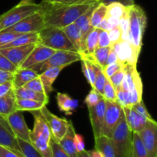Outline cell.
I'll return each mask as SVG.
<instances>
[{"label": "cell", "mask_w": 157, "mask_h": 157, "mask_svg": "<svg viewBox=\"0 0 157 157\" xmlns=\"http://www.w3.org/2000/svg\"><path fill=\"white\" fill-rule=\"evenodd\" d=\"M98 0H67L66 5H86L98 2Z\"/></svg>", "instance_id": "cell-53"}, {"label": "cell", "mask_w": 157, "mask_h": 157, "mask_svg": "<svg viewBox=\"0 0 157 157\" xmlns=\"http://www.w3.org/2000/svg\"><path fill=\"white\" fill-rule=\"evenodd\" d=\"M34 117V127L30 130V143L37 151L44 157H52L50 140V128L39 110L32 111Z\"/></svg>", "instance_id": "cell-2"}, {"label": "cell", "mask_w": 157, "mask_h": 157, "mask_svg": "<svg viewBox=\"0 0 157 157\" xmlns=\"http://www.w3.org/2000/svg\"><path fill=\"white\" fill-rule=\"evenodd\" d=\"M117 61H118L117 55L116 52H115L114 51H113V49L111 48L110 52H109L108 57H107V65H108V64H113V63L117 62Z\"/></svg>", "instance_id": "cell-54"}, {"label": "cell", "mask_w": 157, "mask_h": 157, "mask_svg": "<svg viewBox=\"0 0 157 157\" xmlns=\"http://www.w3.org/2000/svg\"><path fill=\"white\" fill-rule=\"evenodd\" d=\"M108 35L110 42H111V45H113V44H116V43L120 42L121 41V35H122L120 25L116 26L113 29H112L111 30L109 31Z\"/></svg>", "instance_id": "cell-47"}, {"label": "cell", "mask_w": 157, "mask_h": 157, "mask_svg": "<svg viewBox=\"0 0 157 157\" xmlns=\"http://www.w3.org/2000/svg\"><path fill=\"white\" fill-rule=\"evenodd\" d=\"M18 139V145H19L20 149H21V153H22L24 157H44L41 153H38L36 149L32 145L30 142L23 140L20 138Z\"/></svg>", "instance_id": "cell-35"}, {"label": "cell", "mask_w": 157, "mask_h": 157, "mask_svg": "<svg viewBox=\"0 0 157 157\" xmlns=\"http://www.w3.org/2000/svg\"><path fill=\"white\" fill-rule=\"evenodd\" d=\"M18 67L14 65L6 56L0 53V70L6 71L11 72V73H15V71Z\"/></svg>", "instance_id": "cell-43"}, {"label": "cell", "mask_w": 157, "mask_h": 157, "mask_svg": "<svg viewBox=\"0 0 157 157\" xmlns=\"http://www.w3.org/2000/svg\"><path fill=\"white\" fill-rule=\"evenodd\" d=\"M95 140V148L101 151L103 157H116L110 138L101 136Z\"/></svg>", "instance_id": "cell-29"}, {"label": "cell", "mask_w": 157, "mask_h": 157, "mask_svg": "<svg viewBox=\"0 0 157 157\" xmlns=\"http://www.w3.org/2000/svg\"><path fill=\"white\" fill-rule=\"evenodd\" d=\"M38 76L39 75L34 69L18 67L14 73L13 79H12L14 88L23 87L26 83Z\"/></svg>", "instance_id": "cell-21"}, {"label": "cell", "mask_w": 157, "mask_h": 157, "mask_svg": "<svg viewBox=\"0 0 157 157\" xmlns=\"http://www.w3.org/2000/svg\"><path fill=\"white\" fill-rule=\"evenodd\" d=\"M123 107L117 102L106 101V108L102 127V136L111 138L115 129L124 117Z\"/></svg>", "instance_id": "cell-8"}, {"label": "cell", "mask_w": 157, "mask_h": 157, "mask_svg": "<svg viewBox=\"0 0 157 157\" xmlns=\"http://www.w3.org/2000/svg\"><path fill=\"white\" fill-rule=\"evenodd\" d=\"M132 153L136 157H147L143 141L137 133L132 132Z\"/></svg>", "instance_id": "cell-34"}, {"label": "cell", "mask_w": 157, "mask_h": 157, "mask_svg": "<svg viewBox=\"0 0 157 157\" xmlns=\"http://www.w3.org/2000/svg\"><path fill=\"white\" fill-rule=\"evenodd\" d=\"M0 146L22 155L18 139L12 131L6 117L2 115H0Z\"/></svg>", "instance_id": "cell-13"}, {"label": "cell", "mask_w": 157, "mask_h": 157, "mask_svg": "<svg viewBox=\"0 0 157 157\" xmlns=\"http://www.w3.org/2000/svg\"><path fill=\"white\" fill-rule=\"evenodd\" d=\"M45 28L42 9L25 17L11 27L4 29L6 32H17L20 34L38 32ZM2 32V31H1Z\"/></svg>", "instance_id": "cell-9"}, {"label": "cell", "mask_w": 157, "mask_h": 157, "mask_svg": "<svg viewBox=\"0 0 157 157\" xmlns=\"http://www.w3.org/2000/svg\"><path fill=\"white\" fill-rule=\"evenodd\" d=\"M67 0H42V2L48 4H64Z\"/></svg>", "instance_id": "cell-56"}, {"label": "cell", "mask_w": 157, "mask_h": 157, "mask_svg": "<svg viewBox=\"0 0 157 157\" xmlns=\"http://www.w3.org/2000/svg\"><path fill=\"white\" fill-rule=\"evenodd\" d=\"M78 157H90V156L89 151L84 150V151L78 153Z\"/></svg>", "instance_id": "cell-57"}, {"label": "cell", "mask_w": 157, "mask_h": 157, "mask_svg": "<svg viewBox=\"0 0 157 157\" xmlns=\"http://www.w3.org/2000/svg\"><path fill=\"white\" fill-rule=\"evenodd\" d=\"M103 98V95L101 94L99 92L97 91L94 88H92L91 90L89 92L88 94L87 95V97L85 98V102L86 105L87 106V107H93L95 106L101 99Z\"/></svg>", "instance_id": "cell-38"}, {"label": "cell", "mask_w": 157, "mask_h": 157, "mask_svg": "<svg viewBox=\"0 0 157 157\" xmlns=\"http://www.w3.org/2000/svg\"><path fill=\"white\" fill-rule=\"evenodd\" d=\"M44 105H47V104L44 102H41V101L16 98L15 103V110H20L22 112H32L35 111V110H40Z\"/></svg>", "instance_id": "cell-28"}, {"label": "cell", "mask_w": 157, "mask_h": 157, "mask_svg": "<svg viewBox=\"0 0 157 157\" xmlns=\"http://www.w3.org/2000/svg\"><path fill=\"white\" fill-rule=\"evenodd\" d=\"M112 47L110 38H109L108 32L104 30L100 31L98 36V48Z\"/></svg>", "instance_id": "cell-46"}, {"label": "cell", "mask_w": 157, "mask_h": 157, "mask_svg": "<svg viewBox=\"0 0 157 157\" xmlns=\"http://www.w3.org/2000/svg\"><path fill=\"white\" fill-rule=\"evenodd\" d=\"M89 153H90V157H103L101 151L96 148H94L92 150H90V151H89Z\"/></svg>", "instance_id": "cell-55"}, {"label": "cell", "mask_w": 157, "mask_h": 157, "mask_svg": "<svg viewBox=\"0 0 157 157\" xmlns=\"http://www.w3.org/2000/svg\"><path fill=\"white\" fill-rule=\"evenodd\" d=\"M63 30L65 32L66 35L70 40L71 42L75 48L77 52L79 53L81 51V29L75 23L69 25L66 27L63 28Z\"/></svg>", "instance_id": "cell-27"}, {"label": "cell", "mask_w": 157, "mask_h": 157, "mask_svg": "<svg viewBox=\"0 0 157 157\" xmlns=\"http://www.w3.org/2000/svg\"><path fill=\"white\" fill-rule=\"evenodd\" d=\"M14 74L11 72L6 71L0 70V84H3L6 81H11L13 79Z\"/></svg>", "instance_id": "cell-52"}, {"label": "cell", "mask_w": 157, "mask_h": 157, "mask_svg": "<svg viewBox=\"0 0 157 157\" xmlns=\"http://www.w3.org/2000/svg\"><path fill=\"white\" fill-rule=\"evenodd\" d=\"M14 91H15L16 98L41 101V102L45 103L46 104H48V95L46 94L38 93V92H35L32 90H29V89L25 88L23 87L14 88Z\"/></svg>", "instance_id": "cell-24"}, {"label": "cell", "mask_w": 157, "mask_h": 157, "mask_svg": "<svg viewBox=\"0 0 157 157\" xmlns=\"http://www.w3.org/2000/svg\"><path fill=\"white\" fill-rule=\"evenodd\" d=\"M147 24L145 11L137 5L129 6L128 41L140 55L143 46V38Z\"/></svg>", "instance_id": "cell-3"}, {"label": "cell", "mask_w": 157, "mask_h": 157, "mask_svg": "<svg viewBox=\"0 0 157 157\" xmlns=\"http://www.w3.org/2000/svg\"><path fill=\"white\" fill-rule=\"evenodd\" d=\"M106 15H107V6L102 3H98L92 12L90 21V26L94 29L98 28L101 21L105 18Z\"/></svg>", "instance_id": "cell-33"}, {"label": "cell", "mask_w": 157, "mask_h": 157, "mask_svg": "<svg viewBox=\"0 0 157 157\" xmlns=\"http://www.w3.org/2000/svg\"><path fill=\"white\" fill-rule=\"evenodd\" d=\"M112 47H106V48H98L94 52L92 56L86 58L89 60L94 64H98V66L101 67V69H104L107 66V57H108L109 52Z\"/></svg>", "instance_id": "cell-30"}, {"label": "cell", "mask_w": 157, "mask_h": 157, "mask_svg": "<svg viewBox=\"0 0 157 157\" xmlns=\"http://www.w3.org/2000/svg\"><path fill=\"white\" fill-rule=\"evenodd\" d=\"M116 157H130L132 153V131L129 128L125 117L115 129L111 138Z\"/></svg>", "instance_id": "cell-5"}, {"label": "cell", "mask_w": 157, "mask_h": 157, "mask_svg": "<svg viewBox=\"0 0 157 157\" xmlns=\"http://www.w3.org/2000/svg\"><path fill=\"white\" fill-rule=\"evenodd\" d=\"M123 109L127 124L132 132L139 133L146 127L149 121H150L140 113H136L132 109L131 107H123Z\"/></svg>", "instance_id": "cell-19"}, {"label": "cell", "mask_w": 157, "mask_h": 157, "mask_svg": "<svg viewBox=\"0 0 157 157\" xmlns=\"http://www.w3.org/2000/svg\"><path fill=\"white\" fill-rule=\"evenodd\" d=\"M131 107L133 110H135V111L136 112V113H140V114L144 116V117H146L147 119L150 120V121H154V120L153 119V117H151V115L149 113L147 107H146L145 105H144V101H143V100H141L140 102L132 105Z\"/></svg>", "instance_id": "cell-45"}, {"label": "cell", "mask_w": 157, "mask_h": 157, "mask_svg": "<svg viewBox=\"0 0 157 157\" xmlns=\"http://www.w3.org/2000/svg\"><path fill=\"white\" fill-rule=\"evenodd\" d=\"M42 9V4L35 2L28 5H16L0 15V32L11 27L25 17Z\"/></svg>", "instance_id": "cell-6"}, {"label": "cell", "mask_w": 157, "mask_h": 157, "mask_svg": "<svg viewBox=\"0 0 157 157\" xmlns=\"http://www.w3.org/2000/svg\"><path fill=\"white\" fill-rule=\"evenodd\" d=\"M51 150H52V157H69L68 155L65 153L62 147L60 146L58 142H57L52 136L50 140Z\"/></svg>", "instance_id": "cell-42"}, {"label": "cell", "mask_w": 157, "mask_h": 157, "mask_svg": "<svg viewBox=\"0 0 157 157\" xmlns=\"http://www.w3.org/2000/svg\"><path fill=\"white\" fill-rule=\"evenodd\" d=\"M6 118L16 137L30 142V130L26 124L22 111L15 110Z\"/></svg>", "instance_id": "cell-15"}, {"label": "cell", "mask_w": 157, "mask_h": 157, "mask_svg": "<svg viewBox=\"0 0 157 157\" xmlns=\"http://www.w3.org/2000/svg\"><path fill=\"white\" fill-rule=\"evenodd\" d=\"M41 4L44 26L59 29L75 23L91 5L48 4L44 2H41Z\"/></svg>", "instance_id": "cell-1"}, {"label": "cell", "mask_w": 157, "mask_h": 157, "mask_svg": "<svg viewBox=\"0 0 157 157\" xmlns=\"http://www.w3.org/2000/svg\"><path fill=\"white\" fill-rule=\"evenodd\" d=\"M103 98L106 101H112V102H117V93L116 89L110 83V80L106 79L105 84H104V90H103Z\"/></svg>", "instance_id": "cell-37"}, {"label": "cell", "mask_w": 157, "mask_h": 157, "mask_svg": "<svg viewBox=\"0 0 157 157\" xmlns=\"http://www.w3.org/2000/svg\"><path fill=\"white\" fill-rule=\"evenodd\" d=\"M81 60V56L78 52L59 50L56 51L47 61L35 65L32 68L40 75L47 69L58 67H65Z\"/></svg>", "instance_id": "cell-7"}, {"label": "cell", "mask_w": 157, "mask_h": 157, "mask_svg": "<svg viewBox=\"0 0 157 157\" xmlns=\"http://www.w3.org/2000/svg\"><path fill=\"white\" fill-rule=\"evenodd\" d=\"M124 76H125V67L119 70L114 75H113L110 77L109 80H110V83L113 84L115 89H117L118 87H121L123 80L124 78Z\"/></svg>", "instance_id": "cell-44"}, {"label": "cell", "mask_w": 157, "mask_h": 157, "mask_svg": "<svg viewBox=\"0 0 157 157\" xmlns=\"http://www.w3.org/2000/svg\"><path fill=\"white\" fill-rule=\"evenodd\" d=\"M12 89H14L12 80L6 81V82L3 83V84H0V98L7 94L10 90H12Z\"/></svg>", "instance_id": "cell-49"}, {"label": "cell", "mask_w": 157, "mask_h": 157, "mask_svg": "<svg viewBox=\"0 0 157 157\" xmlns=\"http://www.w3.org/2000/svg\"><path fill=\"white\" fill-rule=\"evenodd\" d=\"M81 68L83 74L87 79V82L90 84L92 88H94L95 77H96V66L95 64L92 63L86 58H81Z\"/></svg>", "instance_id": "cell-31"}, {"label": "cell", "mask_w": 157, "mask_h": 157, "mask_svg": "<svg viewBox=\"0 0 157 157\" xmlns=\"http://www.w3.org/2000/svg\"><path fill=\"white\" fill-rule=\"evenodd\" d=\"M39 111L48 124L52 138L57 142H59L67 133L69 127V121L64 118L58 117L56 115L53 114L47 108V105H44Z\"/></svg>", "instance_id": "cell-11"}, {"label": "cell", "mask_w": 157, "mask_h": 157, "mask_svg": "<svg viewBox=\"0 0 157 157\" xmlns=\"http://www.w3.org/2000/svg\"><path fill=\"white\" fill-rule=\"evenodd\" d=\"M112 48L116 52L118 61L126 65H136L140 55H137L130 41L121 40L120 42L113 44Z\"/></svg>", "instance_id": "cell-14"}, {"label": "cell", "mask_w": 157, "mask_h": 157, "mask_svg": "<svg viewBox=\"0 0 157 157\" xmlns=\"http://www.w3.org/2000/svg\"><path fill=\"white\" fill-rule=\"evenodd\" d=\"M38 43L56 51L78 52L62 29L45 27L38 32Z\"/></svg>", "instance_id": "cell-4"}, {"label": "cell", "mask_w": 157, "mask_h": 157, "mask_svg": "<svg viewBox=\"0 0 157 157\" xmlns=\"http://www.w3.org/2000/svg\"><path fill=\"white\" fill-rule=\"evenodd\" d=\"M38 43L27 44L19 47H12L8 48H0V53L6 56L14 65L19 67L21 64L24 62L29 54L31 53L34 48Z\"/></svg>", "instance_id": "cell-18"}, {"label": "cell", "mask_w": 157, "mask_h": 157, "mask_svg": "<svg viewBox=\"0 0 157 157\" xmlns=\"http://www.w3.org/2000/svg\"><path fill=\"white\" fill-rule=\"evenodd\" d=\"M35 0H21V1L18 2V5H28V4H32L34 3Z\"/></svg>", "instance_id": "cell-58"}, {"label": "cell", "mask_w": 157, "mask_h": 157, "mask_svg": "<svg viewBox=\"0 0 157 157\" xmlns=\"http://www.w3.org/2000/svg\"><path fill=\"white\" fill-rule=\"evenodd\" d=\"M128 7L119 2H112L107 6V15L106 18H116L121 20V18L127 12Z\"/></svg>", "instance_id": "cell-32"}, {"label": "cell", "mask_w": 157, "mask_h": 157, "mask_svg": "<svg viewBox=\"0 0 157 157\" xmlns=\"http://www.w3.org/2000/svg\"><path fill=\"white\" fill-rule=\"evenodd\" d=\"M23 87L29 89V90H33V91L38 92V93L45 94L44 87H43V84L42 83H41L39 76L34 78V79L31 80V81H29L28 83H26V84L23 86Z\"/></svg>", "instance_id": "cell-40"}, {"label": "cell", "mask_w": 157, "mask_h": 157, "mask_svg": "<svg viewBox=\"0 0 157 157\" xmlns=\"http://www.w3.org/2000/svg\"><path fill=\"white\" fill-rule=\"evenodd\" d=\"M15 98L14 89L9 92L5 96L0 98V115L7 117L15 111Z\"/></svg>", "instance_id": "cell-25"}, {"label": "cell", "mask_w": 157, "mask_h": 157, "mask_svg": "<svg viewBox=\"0 0 157 157\" xmlns=\"http://www.w3.org/2000/svg\"><path fill=\"white\" fill-rule=\"evenodd\" d=\"M95 66H96V77H95L94 88L97 91L99 92L101 94L103 95V90H104V84H105V81L107 78H106L101 67L96 64H95Z\"/></svg>", "instance_id": "cell-36"}, {"label": "cell", "mask_w": 157, "mask_h": 157, "mask_svg": "<svg viewBox=\"0 0 157 157\" xmlns=\"http://www.w3.org/2000/svg\"><path fill=\"white\" fill-rule=\"evenodd\" d=\"M55 52L56 50L38 43L19 67L32 68L35 65L47 61Z\"/></svg>", "instance_id": "cell-17"}, {"label": "cell", "mask_w": 157, "mask_h": 157, "mask_svg": "<svg viewBox=\"0 0 157 157\" xmlns=\"http://www.w3.org/2000/svg\"><path fill=\"white\" fill-rule=\"evenodd\" d=\"M126 67V64H123L122 62L118 61H117V62L113 63V64L107 65L102 71L103 72H104V75H105L106 78L110 79V78L112 76V75H114L116 72H117L118 71L124 68V67Z\"/></svg>", "instance_id": "cell-39"}, {"label": "cell", "mask_w": 157, "mask_h": 157, "mask_svg": "<svg viewBox=\"0 0 157 157\" xmlns=\"http://www.w3.org/2000/svg\"><path fill=\"white\" fill-rule=\"evenodd\" d=\"M90 124L92 126L94 139L102 136V127L106 108V100L104 98L95 106L87 107Z\"/></svg>", "instance_id": "cell-16"}, {"label": "cell", "mask_w": 157, "mask_h": 157, "mask_svg": "<svg viewBox=\"0 0 157 157\" xmlns=\"http://www.w3.org/2000/svg\"><path fill=\"white\" fill-rule=\"evenodd\" d=\"M143 141L147 157H157V123L149 121L146 127L137 133Z\"/></svg>", "instance_id": "cell-12"}, {"label": "cell", "mask_w": 157, "mask_h": 157, "mask_svg": "<svg viewBox=\"0 0 157 157\" xmlns=\"http://www.w3.org/2000/svg\"><path fill=\"white\" fill-rule=\"evenodd\" d=\"M75 146L77 153H80L85 150V144L83 136L81 134L75 133Z\"/></svg>", "instance_id": "cell-48"}, {"label": "cell", "mask_w": 157, "mask_h": 157, "mask_svg": "<svg viewBox=\"0 0 157 157\" xmlns=\"http://www.w3.org/2000/svg\"><path fill=\"white\" fill-rule=\"evenodd\" d=\"M125 78L130 91V104H136L142 100L143 82L136 65H126Z\"/></svg>", "instance_id": "cell-10"}, {"label": "cell", "mask_w": 157, "mask_h": 157, "mask_svg": "<svg viewBox=\"0 0 157 157\" xmlns=\"http://www.w3.org/2000/svg\"><path fill=\"white\" fill-rule=\"evenodd\" d=\"M75 127L71 121H69V127L67 133H65L62 139L58 142L63 150L68 155L69 157H78V153L75 146Z\"/></svg>", "instance_id": "cell-20"}, {"label": "cell", "mask_w": 157, "mask_h": 157, "mask_svg": "<svg viewBox=\"0 0 157 157\" xmlns=\"http://www.w3.org/2000/svg\"><path fill=\"white\" fill-rule=\"evenodd\" d=\"M38 43V32H32V33L21 34L17 37L15 39L11 41L9 44L2 46L0 48H8L12 47H19V46L27 45V44Z\"/></svg>", "instance_id": "cell-26"}, {"label": "cell", "mask_w": 157, "mask_h": 157, "mask_svg": "<svg viewBox=\"0 0 157 157\" xmlns=\"http://www.w3.org/2000/svg\"><path fill=\"white\" fill-rule=\"evenodd\" d=\"M98 3H102V4H104L105 6H107L110 3L112 2H119L121 4L124 5V6H131L133 5H134V0H98Z\"/></svg>", "instance_id": "cell-51"}, {"label": "cell", "mask_w": 157, "mask_h": 157, "mask_svg": "<svg viewBox=\"0 0 157 157\" xmlns=\"http://www.w3.org/2000/svg\"><path fill=\"white\" fill-rule=\"evenodd\" d=\"M130 157H136V156H135L133 154V153H131V155H130Z\"/></svg>", "instance_id": "cell-59"}, {"label": "cell", "mask_w": 157, "mask_h": 157, "mask_svg": "<svg viewBox=\"0 0 157 157\" xmlns=\"http://www.w3.org/2000/svg\"><path fill=\"white\" fill-rule=\"evenodd\" d=\"M64 67H52V68L47 69L39 75V78L41 79V83L44 87V92L46 94L48 95L52 93V90H54L53 84L55 81L56 78L61 73V71L64 69Z\"/></svg>", "instance_id": "cell-22"}, {"label": "cell", "mask_w": 157, "mask_h": 157, "mask_svg": "<svg viewBox=\"0 0 157 157\" xmlns=\"http://www.w3.org/2000/svg\"><path fill=\"white\" fill-rule=\"evenodd\" d=\"M56 101L59 110L67 115H71L76 111L78 107V101L73 99L67 94L58 93L56 95Z\"/></svg>", "instance_id": "cell-23"}, {"label": "cell", "mask_w": 157, "mask_h": 157, "mask_svg": "<svg viewBox=\"0 0 157 157\" xmlns=\"http://www.w3.org/2000/svg\"><path fill=\"white\" fill-rule=\"evenodd\" d=\"M0 157H24L22 155L0 146Z\"/></svg>", "instance_id": "cell-50"}, {"label": "cell", "mask_w": 157, "mask_h": 157, "mask_svg": "<svg viewBox=\"0 0 157 157\" xmlns=\"http://www.w3.org/2000/svg\"><path fill=\"white\" fill-rule=\"evenodd\" d=\"M20 35L21 34L17 33V32H6V31L0 32V48L10 43Z\"/></svg>", "instance_id": "cell-41"}]
</instances>
